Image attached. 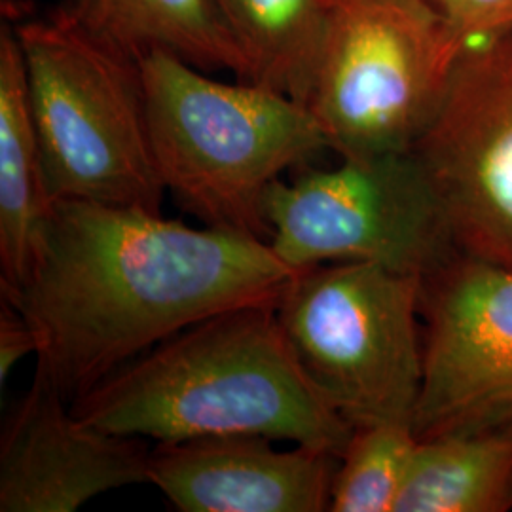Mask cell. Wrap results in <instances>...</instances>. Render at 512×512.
Listing matches in <instances>:
<instances>
[{
    "mask_svg": "<svg viewBox=\"0 0 512 512\" xmlns=\"http://www.w3.org/2000/svg\"><path fill=\"white\" fill-rule=\"evenodd\" d=\"M71 408L101 431L156 444L249 435L340 458L353 435L296 365L275 304L222 311L177 332Z\"/></svg>",
    "mask_w": 512,
    "mask_h": 512,
    "instance_id": "7a4b0ae2",
    "label": "cell"
},
{
    "mask_svg": "<svg viewBox=\"0 0 512 512\" xmlns=\"http://www.w3.org/2000/svg\"><path fill=\"white\" fill-rule=\"evenodd\" d=\"M262 213L268 245L294 272L374 262L425 275L458 255L439 202L412 154L342 158L334 169L277 179Z\"/></svg>",
    "mask_w": 512,
    "mask_h": 512,
    "instance_id": "52a82bcc",
    "label": "cell"
},
{
    "mask_svg": "<svg viewBox=\"0 0 512 512\" xmlns=\"http://www.w3.org/2000/svg\"><path fill=\"white\" fill-rule=\"evenodd\" d=\"M294 275L251 234L54 200L31 274L2 298L37 334L35 372L73 404L207 317L275 304Z\"/></svg>",
    "mask_w": 512,
    "mask_h": 512,
    "instance_id": "6da1fadb",
    "label": "cell"
},
{
    "mask_svg": "<svg viewBox=\"0 0 512 512\" xmlns=\"http://www.w3.org/2000/svg\"><path fill=\"white\" fill-rule=\"evenodd\" d=\"M86 18L139 54L162 48L202 71L238 80L245 61L215 0H71Z\"/></svg>",
    "mask_w": 512,
    "mask_h": 512,
    "instance_id": "9a60e30c",
    "label": "cell"
},
{
    "mask_svg": "<svg viewBox=\"0 0 512 512\" xmlns=\"http://www.w3.org/2000/svg\"><path fill=\"white\" fill-rule=\"evenodd\" d=\"M158 175L203 226L268 236L262 203L281 175L329 143L306 105L268 88L220 82L179 55H141Z\"/></svg>",
    "mask_w": 512,
    "mask_h": 512,
    "instance_id": "277c9868",
    "label": "cell"
},
{
    "mask_svg": "<svg viewBox=\"0 0 512 512\" xmlns=\"http://www.w3.org/2000/svg\"><path fill=\"white\" fill-rule=\"evenodd\" d=\"M54 198L29 105L25 65L12 25L0 31V289L27 281Z\"/></svg>",
    "mask_w": 512,
    "mask_h": 512,
    "instance_id": "7c38bea8",
    "label": "cell"
},
{
    "mask_svg": "<svg viewBox=\"0 0 512 512\" xmlns=\"http://www.w3.org/2000/svg\"><path fill=\"white\" fill-rule=\"evenodd\" d=\"M245 61L239 82L306 105L330 0H215Z\"/></svg>",
    "mask_w": 512,
    "mask_h": 512,
    "instance_id": "5bb4252c",
    "label": "cell"
},
{
    "mask_svg": "<svg viewBox=\"0 0 512 512\" xmlns=\"http://www.w3.org/2000/svg\"><path fill=\"white\" fill-rule=\"evenodd\" d=\"M418 439L512 425V268L452 256L423 277Z\"/></svg>",
    "mask_w": 512,
    "mask_h": 512,
    "instance_id": "9c48e42d",
    "label": "cell"
},
{
    "mask_svg": "<svg viewBox=\"0 0 512 512\" xmlns=\"http://www.w3.org/2000/svg\"><path fill=\"white\" fill-rule=\"evenodd\" d=\"M467 50L427 0H330L306 107L342 158L408 154Z\"/></svg>",
    "mask_w": 512,
    "mask_h": 512,
    "instance_id": "8992f818",
    "label": "cell"
},
{
    "mask_svg": "<svg viewBox=\"0 0 512 512\" xmlns=\"http://www.w3.org/2000/svg\"><path fill=\"white\" fill-rule=\"evenodd\" d=\"M266 437H211L156 444L148 484L181 512L329 511L340 458Z\"/></svg>",
    "mask_w": 512,
    "mask_h": 512,
    "instance_id": "8fae6325",
    "label": "cell"
},
{
    "mask_svg": "<svg viewBox=\"0 0 512 512\" xmlns=\"http://www.w3.org/2000/svg\"><path fill=\"white\" fill-rule=\"evenodd\" d=\"M512 509V425L420 439L395 512Z\"/></svg>",
    "mask_w": 512,
    "mask_h": 512,
    "instance_id": "4fadbf2b",
    "label": "cell"
},
{
    "mask_svg": "<svg viewBox=\"0 0 512 512\" xmlns=\"http://www.w3.org/2000/svg\"><path fill=\"white\" fill-rule=\"evenodd\" d=\"M469 46L512 35V0H427Z\"/></svg>",
    "mask_w": 512,
    "mask_h": 512,
    "instance_id": "e0dca14e",
    "label": "cell"
},
{
    "mask_svg": "<svg viewBox=\"0 0 512 512\" xmlns=\"http://www.w3.org/2000/svg\"><path fill=\"white\" fill-rule=\"evenodd\" d=\"M37 334L16 306L2 298L0 308V385L4 387L21 359L37 357Z\"/></svg>",
    "mask_w": 512,
    "mask_h": 512,
    "instance_id": "ac0fdd59",
    "label": "cell"
},
{
    "mask_svg": "<svg viewBox=\"0 0 512 512\" xmlns=\"http://www.w3.org/2000/svg\"><path fill=\"white\" fill-rule=\"evenodd\" d=\"M423 277L374 262L296 272L275 302L294 361L349 425L412 423L423 387Z\"/></svg>",
    "mask_w": 512,
    "mask_h": 512,
    "instance_id": "5b68a950",
    "label": "cell"
},
{
    "mask_svg": "<svg viewBox=\"0 0 512 512\" xmlns=\"http://www.w3.org/2000/svg\"><path fill=\"white\" fill-rule=\"evenodd\" d=\"M12 29L52 198L162 213L143 54L71 2Z\"/></svg>",
    "mask_w": 512,
    "mask_h": 512,
    "instance_id": "3957f363",
    "label": "cell"
},
{
    "mask_svg": "<svg viewBox=\"0 0 512 512\" xmlns=\"http://www.w3.org/2000/svg\"><path fill=\"white\" fill-rule=\"evenodd\" d=\"M143 439L80 420L35 372L0 433V512H74L97 495L148 484Z\"/></svg>",
    "mask_w": 512,
    "mask_h": 512,
    "instance_id": "30bf717a",
    "label": "cell"
},
{
    "mask_svg": "<svg viewBox=\"0 0 512 512\" xmlns=\"http://www.w3.org/2000/svg\"><path fill=\"white\" fill-rule=\"evenodd\" d=\"M418 442L412 423L355 427L338 461L329 511L395 512Z\"/></svg>",
    "mask_w": 512,
    "mask_h": 512,
    "instance_id": "2e32d148",
    "label": "cell"
},
{
    "mask_svg": "<svg viewBox=\"0 0 512 512\" xmlns=\"http://www.w3.org/2000/svg\"><path fill=\"white\" fill-rule=\"evenodd\" d=\"M410 154L459 255L512 268V35L469 46Z\"/></svg>",
    "mask_w": 512,
    "mask_h": 512,
    "instance_id": "ba28073f",
    "label": "cell"
}]
</instances>
